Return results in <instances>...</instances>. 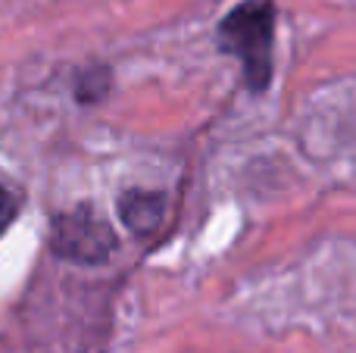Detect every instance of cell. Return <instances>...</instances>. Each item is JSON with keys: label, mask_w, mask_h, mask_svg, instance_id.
Returning a JSON list of instances; mask_svg holds the SVG:
<instances>
[{"label": "cell", "mask_w": 356, "mask_h": 353, "mask_svg": "<svg viewBox=\"0 0 356 353\" xmlns=\"http://www.w3.org/2000/svg\"><path fill=\"white\" fill-rule=\"evenodd\" d=\"M272 31H275V6L269 0H247L234 6L219 25V44L241 60L253 91L269 85Z\"/></svg>", "instance_id": "obj_1"}, {"label": "cell", "mask_w": 356, "mask_h": 353, "mask_svg": "<svg viewBox=\"0 0 356 353\" xmlns=\"http://www.w3.org/2000/svg\"><path fill=\"white\" fill-rule=\"evenodd\" d=\"M50 244L60 256L72 263H104L116 247V235H113L110 222L91 210V206H79L72 213H63L54 222V235Z\"/></svg>", "instance_id": "obj_2"}, {"label": "cell", "mask_w": 356, "mask_h": 353, "mask_svg": "<svg viewBox=\"0 0 356 353\" xmlns=\"http://www.w3.org/2000/svg\"><path fill=\"white\" fill-rule=\"evenodd\" d=\"M122 219L135 231H150L163 219V197L160 194H144V191H129L122 197Z\"/></svg>", "instance_id": "obj_3"}, {"label": "cell", "mask_w": 356, "mask_h": 353, "mask_svg": "<svg viewBox=\"0 0 356 353\" xmlns=\"http://www.w3.org/2000/svg\"><path fill=\"white\" fill-rule=\"evenodd\" d=\"M13 216H16V200H13V194L6 191L3 185H0V235H3L6 225L13 222Z\"/></svg>", "instance_id": "obj_4"}]
</instances>
